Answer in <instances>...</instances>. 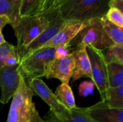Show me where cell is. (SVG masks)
I'll return each mask as SVG.
<instances>
[{"mask_svg":"<svg viewBox=\"0 0 123 122\" xmlns=\"http://www.w3.org/2000/svg\"><path fill=\"white\" fill-rule=\"evenodd\" d=\"M40 1L41 0H21L19 9L20 17L38 14Z\"/></svg>","mask_w":123,"mask_h":122,"instance_id":"cell-21","label":"cell"},{"mask_svg":"<svg viewBox=\"0 0 123 122\" xmlns=\"http://www.w3.org/2000/svg\"><path fill=\"white\" fill-rule=\"evenodd\" d=\"M70 53L71 52L69 50L68 45H61V46L55 47V58H62L68 56Z\"/></svg>","mask_w":123,"mask_h":122,"instance_id":"cell-26","label":"cell"},{"mask_svg":"<svg viewBox=\"0 0 123 122\" xmlns=\"http://www.w3.org/2000/svg\"><path fill=\"white\" fill-rule=\"evenodd\" d=\"M48 25L49 17L48 14H38L20 17L15 25L12 27L17 40V52L27 47Z\"/></svg>","mask_w":123,"mask_h":122,"instance_id":"cell-3","label":"cell"},{"mask_svg":"<svg viewBox=\"0 0 123 122\" xmlns=\"http://www.w3.org/2000/svg\"><path fill=\"white\" fill-rule=\"evenodd\" d=\"M107 75L110 88L123 86V65L117 63L107 64Z\"/></svg>","mask_w":123,"mask_h":122,"instance_id":"cell-18","label":"cell"},{"mask_svg":"<svg viewBox=\"0 0 123 122\" xmlns=\"http://www.w3.org/2000/svg\"><path fill=\"white\" fill-rule=\"evenodd\" d=\"M102 27L108 37L115 45L123 46V28L114 24L110 22L105 15L100 18Z\"/></svg>","mask_w":123,"mask_h":122,"instance_id":"cell-17","label":"cell"},{"mask_svg":"<svg viewBox=\"0 0 123 122\" xmlns=\"http://www.w3.org/2000/svg\"><path fill=\"white\" fill-rule=\"evenodd\" d=\"M107 64L117 63L123 65V46L113 45L112 47L102 50Z\"/></svg>","mask_w":123,"mask_h":122,"instance_id":"cell-20","label":"cell"},{"mask_svg":"<svg viewBox=\"0 0 123 122\" xmlns=\"http://www.w3.org/2000/svg\"><path fill=\"white\" fill-rule=\"evenodd\" d=\"M6 42V40H4V35H2L1 32H0V45H2L3 43H4Z\"/></svg>","mask_w":123,"mask_h":122,"instance_id":"cell-30","label":"cell"},{"mask_svg":"<svg viewBox=\"0 0 123 122\" xmlns=\"http://www.w3.org/2000/svg\"><path fill=\"white\" fill-rule=\"evenodd\" d=\"M63 0H41L39 6V14H46L58 9Z\"/></svg>","mask_w":123,"mask_h":122,"instance_id":"cell-24","label":"cell"},{"mask_svg":"<svg viewBox=\"0 0 123 122\" xmlns=\"http://www.w3.org/2000/svg\"><path fill=\"white\" fill-rule=\"evenodd\" d=\"M58 100L68 109L71 110L76 106L74 93L68 83H62L54 93Z\"/></svg>","mask_w":123,"mask_h":122,"instance_id":"cell-16","label":"cell"},{"mask_svg":"<svg viewBox=\"0 0 123 122\" xmlns=\"http://www.w3.org/2000/svg\"><path fill=\"white\" fill-rule=\"evenodd\" d=\"M86 52L91 63L92 81L97 88L102 101H106L110 88L107 64L105 60L102 50L97 49L92 46L86 47Z\"/></svg>","mask_w":123,"mask_h":122,"instance_id":"cell-6","label":"cell"},{"mask_svg":"<svg viewBox=\"0 0 123 122\" xmlns=\"http://www.w3.org/2000/svg\"><path fill=\"white\" fill-rule=\"evenodd\" d=\"M17 54V47L5 42L0 45V68L5 65L6 59L9 55Z\"/></svg>","mask_w":123,"mask_h":122,"instance_id":"cell-22","label":"cell"},{"mask_svg":"<svg viewBox=\"0 0 123 122\" xmlns=\"http://www.w3.org/2000/svg\"><path fill=\"white\" fill-rule=\"evenodd\" d=\"M110 0H63L58 8L66 22H84L104 17L109 9Z\"/></svg>","mask_w":123,"mask_h":122,"instance_id":"cell-1","label":"cell"},{"mask_svg":"<svg viewBox=\"0 0 123 122\" xmlns=\"http://www.w3.org/2000/svg\"><path fill=\"white\" fill-rule=\"evenodd\" d=\"M83 27L84 22H67L63 27L42 47H57L61 45H68L82 29Z\"/></svg>","mask_w":123,"mask_h":122,"instance_id":"cell-12","label":"cell"},{"mask_svg":"<svg viewBox=\"0 0 123 122\" xmlns=\"http://www.w3.org/2000/svg\"><path fill=\"white\" fill-rule=\"evenodd\" d=\"M32 91L21 73L17 91L12 97L6 122H46L43 120L32 102Z\"/></svg>","mask_w":123,"mask_h":122,"instance_id":"cell-2","label":"cell"},{"mask_svg":"<svg viewBox=\"0 0 123 122\" xmlns=\"http://www.w3.org/2000/svg\"><path fill=\"white\" fill-rule=\"evenodd\" d=\"M55 47H41L33 52L19 64V70L27 81L45 77L53 60Z\"/></svg>","mask_w":123,"mask_h":122,"instance_id":"cell-5","label":"cell"},{"mask_svg":"<svg viewBox=\"0 0 123 122\" xmlns=\"http://www.w3.org/2000/svg\"><path fill=\"white\" fill-rule=\"evenodd\" d=\"M71 53L74 59V70L72 81H76L83 77H87L92 80L91 63L86 52V47L81 45H77Z\"/></svg>","mask_w":123,"mask_h":122,"instance_id":"cell-13","label":"cell"},{"mask_svg":"<svg viewBox=\"0 0 123 122\" xmlns=\"http://www.w3.org/2000/svg\"><path fill=\"white\" fill-rule=\"evenodd\" d=\"M95 85L92 81H84L79 86V93L82 97H86L93 93Z\"/></svg>","mask_w":123,"mask_h":122,"instance_id":"cell-25","label":"cell"},{"mask_svg":"<svg viewBox=\"0 0 123 122\" xmlns=\"http://www.w3.org/2000/svg\"><path fill=\"white\" fill-rule=\"evenodd\" d=\"M21 72L19 64L12 66L4 65L0 68V103L6 104L12 99L19 85Z\"/></svg>","mask_w":123,"mask_h":122,"instance_id":"cell-9","label":"cell"},{"mask_svg":"<svg viewBox=\"0 0 123 122\" xmlns=\"http://www.w3.org/2000/svg\"><path fill=\"white\" fill-rule=\"evenodd\" d=\"M105 17L114 24L121 28L123 27V14L122 12L115 8H109Z\"/></svg>","mask_w":123,"mask_h":122,"instance_id":"cell-23","label":"cell"},{"mask_svg":"<svg viewBox=\"0 0 123 122\" xmlns=\"http://www.w3.org/2000/svg\"><path fill=\"white\" fill-rule=\"evenodd\" d=\"M21 0H0V14L6 16L13 27L20 18Z\"/></svg>","mask_w":123,"mask_h":122,"instance_id":"cell-15","label":"cell"},{"mask_svg":"<svg viewBox=\"0 0 123 122\" xmlns=\"http://www.w3.org/2000/svg\"><path fill=\"white\" fill-rule=\"evenodd\" d=\"M89 116L96 122H123V109H114L100 101L86 108Z\"/></svg>","mask_w":123,"mask_h":122,"instance_id":"cell-11","label":"cell"},{"mask_svg":"<svg viewBox=\"0 0 123 122\" xmlns=\"http://www.w3.org/2000/svg\"><path fill=\"white\" fill-rule=\"evenodd\" d=\"M71 116L67 119H58L50 111L45 116L46 122H96L88 114L86 108L76 106L70 110Z\"/></svg>","mask_w":123,"mask_h":122,"instance_id":"cell-14","label":"cell"},{"mask_svg":"<svg viewBox=\"0 0 123 122\" xmlns=\"http://www.w3.org/2000/svg\"><path fill=\"white\" fill-rule=\"evenodd\" d=\"M109 8H115L123 12V0H110Z\"/></svg>","mask_w":123,"mask_h":122,"instance_id":"cell-27","label":"cell"},{"mask_svg":"<svg viewBox=\"0 0 123 122\" xmlns=\"http://www.w3.org/2000/svg\"><path fill=\"white\" fill-rule=\"evenodd\" d=\"M49 17L48 27L32 42L22 50L17 52L19 63L28 57L33 52L43 47L48 43L66 24V22L61 17L58 9L46 13Z\"/></svg>","mask_w":123,"mask_h":122,"instance_id":"cell-7","label":"cell"},{"mask_svg":"<svg viewBox=\"0 0 123 122\" xmlns=\"http://www.w3.org/2000/svg\"><path fill=\"white\" fill-rule=\"evenodd\" d=\"M105 102L111 109H123V86L110 88L107 101Z\"/></svg>","mask_w":123,"mask_h":122,"instance_id":"cell-19","label":"cell"},{"mask_svg":"<svg viewBox=\"0 0 123 122\" xmlns=\"http://www.w3.org/2000/svg\"><path fill=\"white\" fill-rule=\"evenodd\" d=\"M34 95L40 97L48 106L50 111L61 120L67 119L71 116V111L68 110L56 98L53 91L40 78H34L27 81Z\"/></svg>","mask_w":123,"mask_h":122,"instance_id":"cell-8","label":"cell"},{"mask_svg":"<svg viewBox=\"0 0 123 122\" xmlns=\"http://www.w3.org/2000/svg\"><path fill=\"white\" fill-rule=\"evenodd\" d=\"M81 45L92 46L99 50L112 47L114 42L108 37L101 24L100 18H93L84 22L82 29L68 44L69 47Z\"/></svg>","mask_w":123,"mask_h":122,"instance_id":"cell-4","label":"cell"},{"mask_svg":"<svg viewBox=\"0 0 123 122\" xmlns=\"http://www.w3.org/2000/svg\"><path fill=\"white\" fill-rule=\"evenodd\" d=\"M74 70V59L71 52L68 56L62 58H55L45 77L47 78H57L62 83H69Z\"/></svg>","mask_w":123,"mask_h":122,"instance_id":"cell-10","label":"cell"},{"mask_svg":"<svg viewBox=\"0 0 123 122\" xmlns=\"http://www.w3.org/2000/svg\"><path fill=\"white\" fill-rule=\"evenodd\" d=\"M18 63L19 62H18L17 54H12L9 55L5 61V65H8V66H12Z\"/></svg>","mask_w":123,"mask_h":122,"instance_id":"cell-28","label":"cell"},{"mask_svg":"<svg viewBox=\"0 0 123 122\" xmlns=\"http://www.w3.org/2000/svg\"><path fill=\"white\" fill-rule=\"evenodd\" d=\"M9 23L10 21L6 16L0 14V32H1V29L6 24H9Z\"/></svg>","mask_w":123,"mask_h":122,"instance_id":"cell-29","label":"cell"}]
</instances>
